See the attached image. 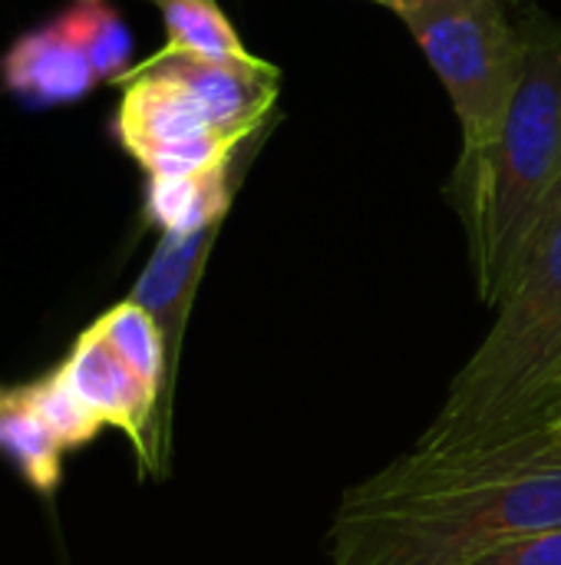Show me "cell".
<instances>
[{"instance_id":"obj_17","label":"cell","mask_w":561,"mask_h":565,"mask_svg":"<svg viewBox=\"0 0 561 565\" xmlns=\"http://www.w3.org/2000/svg\"><path fill=\"white\" fill-rule=\"evenodd\" d=\"M516 440H522L529 450H536V454H546V457H555L561 460V407L539 427V430H532V434H526V437H516ZM509 444V440H506Z\"/></svg>"},{"instance_id":"obj_3","label":"cell","mask_w":561,"mask_h":565,"mask_svg":"<svg viewBox=\"0 0 561 565\" xmlns=\"http://www.w3.org/2000/svg\"><path fill=\"white\" fill-rule=\"evenodd\" d=\"M561 407V218L453 374L413 457H453L539 430Z\"/></svg>"},{"instance_id":"obj_1","label":"cell","mask_w":561,"mask_h":565,"mask_svg":"<svg viewBox=\"0 0 561 565\" xmlns=\"http://www.w3.org/2000/svg\"><path fill=\"white\" fill-rule=\"evenodd\" d=\"M561 530V460L522 440L387 463L350 487L331 523V565H473Z\"/></svg>"},{"instance_id":"obj_5","label":"cell","mask_w":561,"mask_h":565,"mask_svg":"<svg viewBox=\"0 0 561 565\" xmlns=\"http://www.w3.org/2000/svg\"><path fill=\"white\" fill-rule=\"evenodd\" d=\"M119 86L122 99L112 129L119 146L149 179L208 172L235 162L241 142L222 136L179 83L152 73H129Z\"/></svg>"},{"instance_id":"obj_4","label":"cell","mask_w":561,"mask_h":565,"mask_svg":"<svg viewBox=\"0 0 561 565\" xmlns=\"http://www.w3.org/2000/svg\"><path fill=\"white\" fill-rule=\"evenodd\" d=\"M443 79L463 126L466 156L486 149L519 93L526 73V30L499 0H407L393 10Z\"/></svg>"},{"instance_id":"obj_8","label":"cell","mask_w":561,"mask_h":565,"mask_svg":"<svg viewBox=\"0 0 561 565\" xmlns=\"http://www.w3.org/2000/svg\"><path fill=\"white\" fill-rule=\"evenodd\" d=\"M0 76L13 96L33 106H66L99 86L89 56L56 20L17 36L0 60Z\"/></svg>"},{"instance_id":"obj_12","label":"cell","mask_w":561,"mask_h":565,"mask_svg":"<svg viewBox=\"0 0 561 565\" xmlns=\"http://www.w3.org/2000/svg\"><path fill=\"white\" fill-rule=\"evenodd\" d=\"M0 450L17 463L26 483L40 493H50L60 480L63 440L50 424L33 411L23 387L0 391Z\"/></svg>"},{"instance_id":"obj_16","label":"cell","mask_w":561,"mask_h":565,"mask_svg":"<svg viewBox=\"0 0 561 565\" xmlns=\"http://www.w3.org/2000/svg\"><path fill=\"white\" fill-rule=\"evenodd\" d=\"M473 565H561V530H549L509 546H499Z\"/></svg>"},{"instance_id":"obj_14","label":"cell","mask_w":561,"mask_h":565,"mask_svg":"<svg viewBox=\"0 0 561 565\" xmlns=\"http://www.w3.org/2000/svg\"><path fill=\"white\" fill-rule=\"evenodd\" d=\"M106 344L155 391H162L165 384V374H169V348H165V338L155 324V318L136 305L132 298L129 301H119L116 308H109L96 324H93Z\"/></svg>"},{"instance_id":"obj_2","label":"cell","mask_w":561,"mask_h":565,"mask_svg":"<svg viewBox=\"0 0 561 565\" xmlns=\"http://www.w3.org/2000/svg\"><path fill=\"white\" fill-rule=\"evenodd\" d=\"M526 73L499 136L463 159L466 232L479 301L499 308L561 218V23L526 26Z\"/></svg>"},{"instance_id":"obj_10","label":"cell","mask_w":561,"mask_h":565,"mask_svg":"<svg viewBox=\"0 0 561 565\" xmlns=\"http://www.w3.org/2000/svg\"><path fill=\"white\" fill-rule=\"evenodd\" d=\"M231 205V162L188 172V175H155L145 185V215L165 232H195L202 225L222 222Z\"/></svg>"},{"instance_id":"obj_18","label":"cell","mask_w":561,"mask_h":565,"mask_svg":"<svg viewBox=\"0 0 561 565\" xmlns=\"http://www.w3.org/2000/svg\"><path fill=\"white\" fill-rule=\"evenodd\" d=\"M374 3H384V7H390V10H397V7L407 3V0H374Z\"/></svg>"},{"instance_id":"obj_9","label":"cell","mask_w":561,"mask_h":565,"mask_svg":"<svg viewBox=\"0 0 561 565\" xmlns=\"http://www.w3.org/2000/svg\"><path fill=\"white\" fill-rule=\"evenodd\" d=\"M218 228H222V222L202 225L195 232H165L129 295L136 305H142L155 318V324L165 338V348H169V361L175 358L172 351L179 348L182 324L188 318L192 295L202 278L205 258L218 238Z\"/></svg>"},{"instance_id":"obj_13","label":"cell","mask_w":561,"mask_h":565,"mask_svg":"<svg viewBox=\"0 0 561 565\" xmlns=\"http://www.w3.org/2000/svg\"><path fill=\"white\" fill-rule=\"evenodd\" d=\"M76 46L89 56L99 83H122L132 70V36L126 20L109 0H73L53 17Z\"/></svg>"},{"instance_id":"obj_15","label":"cell","mask_w":561,"mask_h":565,"mask_svg":"<svg viewBox=\"0 0 561 565\" xmlns=\"http://www.w3.org/2000/svg\"><path fill=\"white\" fill-rule=\"evenodd\" d=\"M26 401L33 404V411L50 424V430L63 440V447H83L93 437H99V430L106 427L89 407L86 401L69 387V381L56 371L30 387H23Z\"/></svg>"},{"instance_id":"obj_7","label":"cell","mask_w":561,"mask_h":565,"mask_svg":"<svg viewBox=\"0 0 561 565\" xmlns=\"http://www.w3.org/2000/svg\"><path fill=\"white\" fill-rule=\"evenodd\" d=\"M60 374L69 381V387L86 401V407L106 424L119 427L132 437V444L149 457L145 450V430L159 404V391L149 387L109 344L106 338L89 324L69 358L63 361Z\"/></svg>"},{"instance_id":"obj_6","label":"cell","mask_w":561,"mask_h":565,"mask_svg":"<svg viewBox=\"0 0 561 565\" xmlns=\"http://www.w3.org/2000/svg\"><path fill=\"white\" fill-rule=\"evenodd\" d=\"M129 73H152L179 83L205 109L212 126L231 142H245L251 132L265 129L281 86V70L268 60H258L251 66H228L205 63L169 46L136 63Z\"/></svg>"},{"instance_id":"obj_11","label":"cell","mask_w":561,"mask_h":565,"mask_svg":"<svg viewBox=\"0 0 561 565\" xmlns=\"http://www.w3.org/2000/svg\"><path fill=\"white\" fill-rule=\"evenodd\" d=\"M152 3L162 13L169 50L188 53L205 63H228V66H251L261 60L241 43L218 0H152Z\"/></svg>"}]
</instances>
